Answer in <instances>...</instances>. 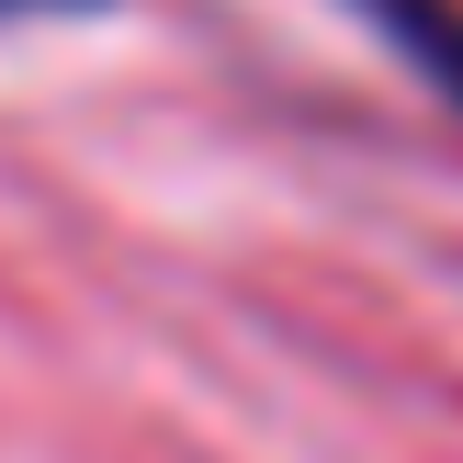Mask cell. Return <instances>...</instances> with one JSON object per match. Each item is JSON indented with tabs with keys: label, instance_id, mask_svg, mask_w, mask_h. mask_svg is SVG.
<instances>
[{
	"label": "cell",
	"instance_id": "1",
	"mask_svg": "<svg viewBox=\"0 0 463 463\" xmlns=\"http://www.w3.org/2000/svg\"><path fill=\"white\" fill-rule=\"evenodd\" d=\"M339 12H362L384 34V57L463 125V0H339Z\"/></svg>",
	"mask_w": 463,
	"mask_h": 463
},
{
	"label": "cell",
	"instance_id": "2",
	"mask_svg": "<svg viewBox=\"0 0 463 463\" xmlns=\"http://www.w3.org/2000/svg\"><path fill=\"white\" fill-rule=\"evenodd\" d=\"M80 12H113V0H0V23H80Z\"/></svg>",
	"mask_w": 463,
	"mask_h": 463
}]
</instances>
